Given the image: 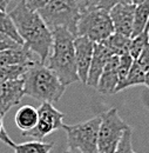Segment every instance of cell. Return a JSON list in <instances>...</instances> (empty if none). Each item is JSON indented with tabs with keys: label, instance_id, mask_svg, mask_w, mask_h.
<instances>
[{
	"label": "cell",
	"instance_id": "f1b7e54d",
	"mask_svg": "<svg viewBox=\"0 0 149 153\" xmlns=\"http://www.w3.org/2000/svg\"><path fill=\"white\" fill-rule=\"evenodd\" d=\"M22 1L25 2V5L30 10L38 12L39 10H41L42 7H45L51 0H22Z\"/></svg>",
	"mask_w": 149,
	"mask_h": 153
},
{
	"label": "cell",
	"instance_id": "484cf974",
	"mask_svg": "<svg viewBox=\"0 0 149 153\" xmlns=\"http://www.w3.org/2000/svg\"><path fill=\"white\" fill-rule=\"evenodd\" d=\"M21 46L17 41H14L12 38H10L8 36L0 33V52L5 51V50H10V48H15Z\"/></svg>",
	"mask_w": 149,
	"mask_h": 153
},
{
	"label": "cell",
	"instance_id": "cb8c5ba5",
	"mask_svg": "<svg viewBox=\"0 0 149 153\" xmlns=\"http://www.w3.org/2000/svg\"><path fill=\"white\" fill-rule=\"evenodd\" d=\"M133 152V144H131V130L128 127L120 139L116 150L114 153H131Z\"/></svg>",
	"mask_w": 149,
	"mask_h": 153
},
{
	"label": "cell",
	"instance_id": "3957f363",
	"mask_svg": "<svg viewBox=\"0 0 149 153\" xmlns=\"http://www.w3.org/2000/svg\"><path fill=\"white\" fill-rule=\"evenodd\" d=\"M21 78L24 80L25 96L41 102H56L66 91V86L59 78L40 61L33 62Z\"/></svg>",
	"mask_w": 149,
	"mask_h": 153
},
{
	"label": "cell",
	"instance_id": "e0dca14e",
	"mask_svg": "<svg viewBox=\"0 0 149 153\" xmlns=\"http://www.w3.org/2000/svg\"><path fill=\"white\" fill-rule=\"evenodd\" d=\"M145 78H146V72L137 65V62L134 60L133 65H131L129 73L127 74L126 79L123 81H121L116 88H115V93L126 90L131 86H136V85H145Z\"/></svg>",
	"mask_w": 149,
	"mask_h": 153
},
{
	"label": "cell",
	"instance_id": "1f68e13d",
	"mask_svg": "<svg viewBox=\"0 0 149 153\" xmlns=\"http://www.w3.org/2000/svg\"><path fill=\"white\" fill-rule=\"evenodd\" d=\"M145 85L149 88V71L146 73V78H145Z\"/></svg>",
	"mask_w": 149,
	"mask_h": 153
},
{
	"label": "cell",
	"instance_id": "5b68a950",
	"mask_svg": "<svg viewBox=\"0 0 149 153\" xmlns=\"http://www.w3.org/2000/svg\"><path fill=\"white\" fill-rule=\"evenodd\" d=\"M101 118L100 114L76 125H63L67 134L69 151L76 153H99L97 137Z\"/></svg>",
	"mask_w": 149,
	"mask_h": 153
},
{
	"label": "cell",
	"instance_id": "ffe728a7",
	"mask_svg": "<svg viewBox=\"0 0 149 153\" xmlns=\"http://www.w3.org/2000/svg\"><path fill=\"white\" fill-rule=\"evenodd\" d=\"M0 33L8 36L10 38H12L20 45H24V41L20 38L11 17L8 16V13H6L5 11H1V10H0Z\"/></svg>",
	"mask_w": 149,
	"mask_h": 153
},
{
	"label": "cell",
	"instance_id": "8992f818",
	"mask_svg": "<svg viewBox=\"0 0 149 153\" xmlns=\"http://www.w3.org/2000/svg\"><path fill=\"white\" fill-rule=\"evenodd\" d=\"M114 33L109 12L101 8H92L80 14L76 26V37H86L94 44L102 42Z\"/></svg>",
	"mask_w": 149,
	"mask_h": 153
},
{
	"label": "cell",
	"instance_id": "6da1fadb",
	"mask_svg": "<svg viewBox=\"0 0 149 153\" xmlns=\"http://www.w3.org/2000/svg\"><path fill=\"white\" fill-rule=\"evenodd\" d=\"M13 21L24 45L27 46L33 54L39 57L41 64H46L51 53L53 36L39 13L30 10L22 0L8 13Z\"/></svg>",
	"mask_w": 149,
	"mask_h": 153
},
{
	"label": "cell",
	"instance_id": "7402d4cb",
	"mask_svg": "<svg viewBox=\"0 0 149 153\" xmlns=\"http://www.w3.org/2000/svg\"><path fill=\"white\" fill-rule=\"evenodd\" d=\"M35 62V61H34ZM33 64V62H32ZM32 64H26V65H17V66H6V67H0V82L1 81H7V80H14L19 79L25 74L27 68Z\"/></svg>",
	"mask_w": 149,
	"mask_h": 153
},
{
	"label": "cell",
	"instance_id": "74e56055",
	"mask_svg": "<svg viewBox=\"0 0 149 153\" xmlns=\"http://www.w3.org/2000/svg\"><path fill=\"white\" fill-rule=\"evenodd\" d=\"M131 153H136V152H134V151H133V152H131Z\"/></svg>",
	"mask_w": 149,
	"mask_h": 153
},
{
	"label": "cell",
	"instance_id": "9c48e42d",
	"mask_svg": "<svg viewBox=\"0 0 149 153\" xmlns=\"http://www.w3.org/2000/svg\"><path fill=\"white\" fill-rule=\"evenodd\" d=\"M74 51L79 81H81L83 85H86L89 65H91L92 57H93L94 42L86 37L77 36L74 39Z\"/></svg>",
	"mask_w": 149,
	"mask_h": 153
},
{
	"label": "cell",
	"instance_id": "9a60e30c",
	"mask_svg": "<svg viewBox=\"0 0 149 153\" xmlns=\"http://www.w3.org/2000/svg\"><path fill=\"white\" fill-rule=\"evenodd\" d=\"M15 125L21 132L30 131L35 127L38 123V110L32 105H24L17 111L14 115Z\"/></svg>",
	"mask_w": 149,
	"mask_h": 153
},
{
	"label": "cell",
	"instance_id": "52a82bcc",
	"mask_svg": "<svg viewBox=\"0 0 149 153\" xmlns=\"http://www.w3.org/2000/svg\"><path fill=\"white\" fill-rule=\"evenodd\" d=\"M101 121L97 137L99 153H114L123 132L129 127L119 115L116 107L100 114Z\"/></svg>",
	"mask_w": 149,
	"mask_h": 153
},
{
	"label": "cell",
	"instance_id": "4dcf8cb0",
	"mask_svg": "<svg viewBox=\"0 0 149 153\" xmlns=\"http://www.w3.org/2000/svg\"><path fill=\"white\" fill-rule=\"evenodd\" d=\"M10 1L11 0H0V10L6 12V10H7L8 5H10Z\"/></svg>",
	"mask_w": 149,
	"mask_h": 153
},
{
	"label": "cell",
	"instance_id": "d590c367",
	"mask_svg": "<svg viewBox=\"0 0 149 153\" xmlns=\"http://www.w3.org/2000/svg\"><path fill=\"white\" fill-rule=\"evenodd\" d=\"M0 120H4V117H2L1 114H0Z\"/></svg>",
	"mask_w": 149,
	"mask_h": 153
},
{
	"label": "cell",
	"instance_id": "7c38bea8",
	"mask_svg": "<svg viewBox=\"0 0 149 153\" xmlns=\"http://www.w3.org/2000/svg\"><path fill=\"white\" fill-rule=\"evenodd\" d=\"M112 56L113 54L109 52V50L102 42L94 44L93 57H92V61H91V65H89L87 82H86L87 86L96 88L100 76H101L106 64L108 62V60L111 59Z\"/></svg>",
	"mask_w": 149,
	"mask_h": 153
},
{
	"label": "cell",
	"instance_id": "d6986e66",
	"mask_svg": "<svg viewBox=\"0 0 149 153\" xmlns=\"http://www.w3.org/2000/svg\"><path fill=\"white\" fill-rule=\"evenodd\" d=\"M53 143H44L41 140H32L27 143L15 144V153H49L53 149Z\"/></svg>",
	"mask_w": 149,
	"mask_h": 153
},
{
	"label": "cell",
	"instance_id": "4fadbf2b",
	"mask_svg": "<svg viewBox=\"0 0 149 153\" xmlns=\"http://www.w3.org/2000/svg\"><path fill=\"white\" fill-rule=\"evenodd\" d=\"M117 66H119V56H112L108 62L106 64L96 90L102 94H114L115 88L119 84V74H117Z\"/></svg>",
	"mask_w": 149,
	"mask_h": 153
},
{
	"label": "cell",
	"instance_id": "8d00e7d4",
	"mask_svg": "<svg viewBox=\"0 0 149 153\" xmlns=\"http://www.w3.org/2000/svg\"><path fill=\"white\" fill-rule=\"evenodd\" d=\"M148 26H149V19H148Z\"/></svg>",
	"mask_w": 149,
	"mask_h": 153
},
{
	"label": "cell",
	"instance_id": "30bf717a",
	"mask_svg": "<svg viewBox=\"0 0 149 153\" xmlns=\"http://www.w3.org/2000/svg\"><path fill=\"white\" fill-rule=\"evenodd\" d=\"M25 97L22 78L7 80L0 82V114H5L13 107L20 104Z\"/></svg>",
	"mask_w": 149,
	"mask_h": 153
},
{
	"label": "cell",
	"instance_id": "d6a6232c",
	"mask_svg": "<svg viewBox=\"0 0 149 153\" xmlns=\"http://www.w3.org/2000/svg\"><path fill=\"white\" fill-rule=\"evenodd\" d=\"M145 0H131V2L134 4V5H139V4H141V2H143Z\"/></svg>",
	"mask_w": 149,
	"mask_h": 153
},
{
	"label": "cell",
	"instance_id": "8fae6325",
	"mask_svg": "<svg viewBox=\"0 0 149 153\" xmlns=\"http://www.w3.org/2000/svg\"><path fill=\"white\" fill-rule=\"evenodd\" d=\"M135 7L136 5L134 4H119L109 11L114 32L126 37H131Z\"/></svg>",
	"mask_w": 149,
	"mask_h": 153
},
{
	"label": "cell",
	"instance_id": "7a4b0ae2",
	"mask_svg": "<svg viewBox=\"0 0 149 153\" xmlns=\"http://www.w3.org/2000/svg\"><path fill=\"white\" fill-rule=\"evenodd\" d=\"M52 36V48L45 65L65 86H68L79 81L75 64V37L66 28L53 30Z\"/></svg>",
	"mask_w": 149,
	"mask_h": 153
},
{
	"label": "cell",
	"instance_id": "ba28073f",
	"mask_svg": "<svg viewBox=\"0 0 149 153\" xmlns=\"http://www.w3.org/2000/svg\"><path fill=\"white\" fill-rule=\"evenodd\" d=\"M65 113L60 112L51 102H41L38 108V123L34 128L22 132L25 138H32L33 140H42L45 137L63 127L62 119Z\"/></svg>",
	"mask_w": 149,
	"mask_h": 153
},
{
	"label": "cell",
	"instance_id": "4316f807",
	"mask_svg": "<svg viewBox=\"0 0 149 153\" xmlns=\"http://www.w3.org/2000/svg\"><path fill=\"white\" fill-rule=\"evenodd\" d=\"M119 4H133V2L131 0H100L96 7L109 12L115 5H119Z\"/></svg>",
	"mask_w": 149,
	"mask_h": 153
},
{
	"label": "cell",
	"instance_id": "5bb4252c",
	"mask_svg": "<svg viewBox=\"0 0 149 153\" xmlns=\"http://www.w3.org/2000/svg\"><path fill=\"white\" fill-rule=\"evenodd\" d=\"M34 61L37 60H34L33 53L25 45L0 52V67L26 65V64H32Z\"/></svg>",
	"mask_w": 149,
	"mask_h": 153
},
{
	"label": "cell",
	"instance_id": "f546056e",
	"mask_svg": "<svg viewBox=\"0 0 149 153\" xmlns=\"http://www.w3.org/2000/svg\"><path fill=\"white\" fill-rule=\"evenodd\" d=\"M0 140L2 143H5L6 145H8L10 147L14 149L15 143L10 138V135L7 134L6 130H5V125H4V120H0Z\"/></svg>",
	"mask_w": 149,
	"mask_h": 153
},
{
	"label": "cell",
	"instance_id": "ac0fdd59",
	"mask_svg": "<svg viewBox=\"0 0 149 153\" xmlns=\"http://www.w3.org/2000/svg\"><path fill=\"white\" fill-rule=\"evenodd\" d=\"M149 19V0H145L143 2L136 5L135 13H134V26H133V33L131 37H135L140 34L147 26Z\"/></svg>",
	"mask_w": 149,
	"mask_h": 153
},
{
	"label": "cell",
	"instance_id": "277c9868",
	"mask_svg": "<svg viewBox=\"0 0 149 153\" xmlns=\"http://www.w3.org/2000/svg\"><path fill=\"white\" fill-rule=\"evenodd\" d=\"M38 13L51 31L66 28L76 37L80 12L75 0H51L45 7L39 10Z\"/></svg>",
	"mask_w": 149,
	"mask_h": 153
},
{
	"label": "cell",
	"instance_id": "83f0119b",
	"mask_svg": "<svg viewBox=\"0 0 149 153\" xmlns=\"http://www.w3.org/2000/svg\"><path fill=\"white\" fill-rule=\"evenodd\" d=\"M75 1H76L80 14L88 11V10L95 8L97 6V4L100 2V0H75Z\"/></svg>",
	"mask_w": 149,
	"mask_h": 153
},
{
	"label": "cell",
	"instance_id": "d4e9b609",
	"mask_svg": "<svg viewBox=\"0 0 149 153\" xmlns=\"http://www.w3.org/2000/svg\"><path fill=\"white\" fill-rule=\"evenodd\" d=\"M135 61L137 62V65L147 73L149 71V44L145 47V50L141 52V54L139 56L137 59H135Z\"/></svg>",
	"mask_w": 149,
	"mask_h": 153
},
{
	"label": "cell",
	"instance_id": "603a6c76",
	"mask_svg": "<svg viewBox=\"0 0 149 153\" xmlns=\"http://www.w3.org/2000/svg\"><path fill=\"white\" fill-rule=\"evenodd\" d=\"M134 59L129 54H123L119 57V66H117V74H119V84L126 79L127 74L129 73ZM117 84V85H119Z\"/></svg>",
	"mask_w": 149,
	"mask_h": 153
},
{
	"label": "cell",
	"instance_id": "836d02e7",
	"mask_svg": "<svg viewBox=\"0 0 149 153\" xmlns=\"http://www.w3.org/2000/svg\"><path fill=\"white\" fill-rule=\"evenodd\" d=\"M62 153H76V152H72V151H65V152H62Z\"/></svg>",
	"mask_w": 149,
	"mask_h": 153
},
{
	"label": "cell",
	"instance_id": "2e32d148",
	"mask_svg": "<svg viewBox=\"0 0 149 153\" xmlns=\"http://www.w3.org/2000/svg\"><path fill=\"white\" fill-rule=\"evenodd\" d=\"M131 40V37H126V36L114 32L112 36H109L106 40H103L102 44L109 50V52L113 56L120 57L123 54H129Z\"/></svg>",
	"mask_w": 149,
	"mask_h": 153
},
{
	"label": "cell",
	"instance_id": "44dd1931",
	"mask_svg": "<svg viewBox=\"0 0 149 153\" xmlns=\"http://www.w3.org/2000/svg\"><path fill=\"white\" fill-rule=\"evenodd\" d=\"M148 26L137 36L133 37L131 40V46H129V56L134 60L137 59L141 52L145 50V47L149 44L148 41V33H147Z\"/></svg>",
	"mask_w": 149,
	"mask_h": 153
},
{
	"label": "cell",
	"instance_id": "e575fe53",
	"mask_svg": "<svg viewBox=\"0 0 149 153\" xmlns=\"http://www.w3.org/2000/svg\"><path fill=\"white\" fill-rule=\"evenodd\" d=\"M147 33H148V41H149V26H148V30H147Z\"/></svg>",
	"mask_w": 149,
	"mask_h": 153
}]
</instances>
